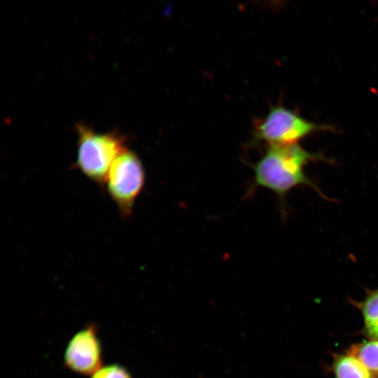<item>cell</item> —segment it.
Segmentation results:
<instances>
[{
  "mask_svg": "<svg viewBox=\"0 0 378 378\" xmlns=\"http://www.w3.org/2000/svg\"><path fill=\"white\" fill-rule=\"evenodd\" d=\"M318 161L330 162L320 153H311L298 144L270 146L253 167L254 185L274 192L282 204L286 195L298 186L309 187L326 199L304 170L309 162Z\"/></svg>",
  "mask_w": 378,
  "mask_h": 378,
  "instance_id": "obj_1",
  "label": "cell"
},
{
  "mask_svg": "<svg viewBox=\"0 0 378 378\" xmlns=\"http://www.w3.org/2000/svg\"><path fill=\"white\" fill-rule=\"evenodd\" d=\"M77 130L76 167L89 179L104 185L113 162L127 148L125 140L118 134L97 133L80 124Z\"/></svg>",
  "mask_w": 378,
  "mask_h": 378,
  "instance_id": "obj_2",
  "label": "cell"
},
{
  "mask_svg": "<svg viewBox=\"0 0 378 378\" xmlns=\"http://www.w3.org/2000/svg\"><path fill=\"white\" fill-rule=\"evenodd\" d=\"M105 183L120 213L128 217L145 183L144 166L136 153L127 148L120 153L111 167Z\"/></svg>",
  "mask_w": 378,
  "mask_h": 378,
  "instance_id": "obj_3",
  "label": "cell"
},
{
  "mask_svg": "<svg viewBox=\"0 0 378 378\" xmlns=\"http://www.w3.org/2000/svg\"><path fill=\"white\" fill-rule=\"evenodd\" d=\"M329 127L311 122L284 106L273 107L258 124L255 136L272 145L298 144L309 134Z\"/></svg>",
  "mask_w": 378,
  "mask_h": 378,
  "instance_id": "obj_4",
  "label": "cell"
},
{
  "mask_svg": "<svg viewBox=\"0 0 378 378\" xmlns=\"http://www.w3.org/2000/svg\"><path fill=\"white\" fill-rule=\"evenodd\" d=\"M102 351L94 326L78 332L69 342L64 361L67 367L80 374H91L101 366Z\"/></svg>",
  "mask_w": 378,
  "mask_h": 378,
  "instance_id": "obj_5",
  "label": "cell"
},
{
  "mask_svg": "<svg viewBox=\"0 0 378 378\" xmlns=\"http://www.w3.org/2000/svg\"><path fill=\"white\" fill-rule=\"evenodd\" d=\"M334 371L337 378H373V374L366 366L349 354L335 360Z\"/></svg>",
  "mask_w": 378,
  "mask_h": 378,
  "instance_id": "obj_6",
  "label": "cell"
},
{
  "mask_svg": "<svg viewBox=\"0 0 378 378\" xmlns=\"http://www.w3.org/2000/svg\"><path fill=\"white\" fill-rule=\"evenodd\" d=\"M361 308L365 333L370 338L378 340V288L368 293Z\"/></svg>",
  "mask_w": 378,
  "mask_h": 378,
  "instance_id": "obj_7",
  "label": "cell"
},
{
  "mask_svg": "<svg viewBox=\"0 0 378 378\" xmlns=\"http://www.w3.org/2000/svg\"><path fill=\"white\" fill-rule=\"evenodd\" d=\"M349 354L356 357L372 373L378 374V340H373L352 348Z\"/></svg>",
  "mask_w": 378,
  "mask_h": 378,
  "instance_id": "obj_8",
  "label": "cell"
},
{
  "mask_svg": "<svg viewBox=\"0 0 378 378\" xmlns=\"http://www.w3.org/2000/svg\"><path fill=\"white\" fill-rule=\"evenodd\" d=\"M91 378H131L128 371L118 365H110L99 368Z\"/></svg>",
  "mask_w": 378,
  "mask_h": 378,
  "instance_id": "obj_9",
  "label": "cell"
}]
</instances>
